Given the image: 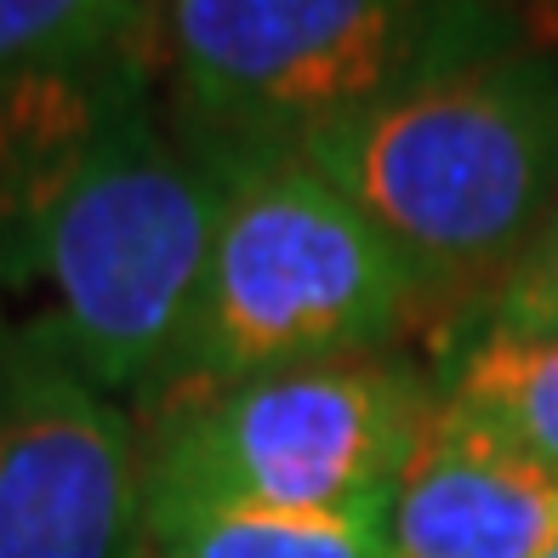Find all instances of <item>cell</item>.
<instances>
[{
  "instance_id": "5b68a950",
  "label": "cell",
  "mask_w": 558,
  "mask_h": 558,
  "mask_svg": "<svg viewBox=\"0 0 558 558\" xmlns=\"http://www.w3.org/2000/svg\"><path fill=\"white\" fill-rule=\"evenodd\" d=\"M166 35L199 109L286 148L501 52L478 0H166Z\"/></svg>"
},
{
  "instance_id": "52a82bcc",
  "label": "cell",
  "mask_w": 558,
  "mask_h": 558,
  "mask_svg": "<svg viewBox=\"0 0 558 558\" xmlns=\"http://www.w3.org/2000/svg\"><path fill=\"white\" fill-rule=\"evenodd\" d=\"M388 542L393 558H542L558 542V473L434 404Z\"/></svg>"
},
{
  "instance_id": "9c48e42d",
  "label": "cell",
  "mask_w": 558,
  "mask_h": 558,
  "mask_svg": "<svg viewBox=\"0 0 558 558\" xmlns=\"http://www.w3.org/2000/svg\"><path fill=\"white\" fill-rule=\"evenodd\" d=\"M445 411L558 473V331L485 325L450 371Z\"/></svg>"
},
{
  "instance_id": "4fadbf2b",
  "label": "cell",
  "mask_w": 558,
  "mask_h": 558,
  "mask_svg": "<svg viewBox=\"0 0 558 558\" xmlns=\"http://www.w3.org/2000/svg\"><path fill=\"white\" fill-rule=\"evenodd\" d=\"M542 558H558V542H553V547H547V553H542Z\"/></svg>"
},
{
  "instance_id": "7a4b0ae2",
  "label": "cell",
  "mask_w": 558,
  "mask_h": 558,
  "mask_svg": "<svg viewBox=\"0 0 558 558\" xmlns=\"http://www.w3.org/2000/svg\"><path fill=\"white\" fill-rule=\"evenodd\" d=\"M222 194L228 155L183 160L137 104L0 251V291L23 302V325L74 383H143L183 360Z\"/></svg>"
},
{
  "instance_id": "30bf717a",
  "label": "cell",
  "mask_w": 558,
  "mask_h": 558,
  "mask_svg": "<svg viewBox=\"0 0 558 558\" xmlns=\"http://www.w3.org/2000/svg\"><path fill=\"white\" fill-rule=\"evenodd\" d=\"M148 558H393L388 513H211Z\"/></svg>"
},
{
  "instance_id": "ba28073f",
  "label": "cell",
  "mask_w": 558,
  "mask_h": 558,
  "mask_svg": "<svg viewBox=\"0 0 558 558\" xmlns=\"http://www.w3.org/2000/svg\"><path fill=\"white\" fill-rule=\"evenodd\" d=\"M143 40L0 74V251L69 189L97 143L137 109Z\"/></svg>"
},
{
  "instance_id": "3957f363",
  "label": "cell",
  "mask_w": 558,
  "mask_h": 558,
  "mask_svg": "<svg viewBox=\"0 0 558 558\" xmlns=\"http://www.w3.org/2000/svg\"><path fill=\"white\" fill-rule=\"evenodd\" d=\"M416 296L422 286L404 257L302 155H228L183 365L245 383L353 360L388 342Z\"/></svg>"
},
{
  "instance_id": "8992f818",
  "label": "cell",
  "mask_w": 558,
  "mask_h": 558,
  "mask_svg": "<svg viewBox=\"0 0 558 558\" xmlns=\"http://www.w3.org/2000/svg\"><path fill=\"white\" fill-rule=\"evenodd\" d=\"M143 478L125 422L74 376L0 411V558H132Z\"/></svg>"
},
{
  "instance_id": "277c9868",
  "label": "cell",
  "mask_w": 558,
  "mask_h": 558,
  "mask_svg": "<svg viewBox=\"0 0 558 558\" xmlns=\"http://www.w3.org/2000/svg\"><path fill=\"white\" fill-rule=\"evenodd\" d=\"M434 416L404 371L331 360L245 376L166 422L143 524L171 542L211 513H388Z\"/></svg>"
},
{
  "instance_id": "6da1fadb",
  "label": "cell",
  "mask_w": 558,
  "mask_h": 558,
  "mask_svg": "<svg viewBox=\"0 0 558 558\" xmlns=\"http://www.w3.org/2000/svg\"><path fill=\"white\" fill-rule=\"evenodd\" d=\"M422 291L507 274L558 206V63L496 52L291 143Z\"/></svg>"
},
{
  "instance_id": "7c38bea8",
  "label": "cell",
  "mask_w": 558,
  "mask_h": 558,
  "mask_svg": "<svg viewBox=\"0 0 558 558\" xmlns=\"http://www.w3.org/2000/svg\"><path fill=\"white\" fill-rule=\"evenodd\" d=\"M490 325H501V331H558V206L524 257L501 274Z\"/></svg>"
},
{
  "instance_id": "8fae6325",
  "label": "cell",
  "mask_w": 558,
  "mask_h": 558,
  "mask_svg": "<svg viewBox=\"0 0 558 558\" xmlns=\"http://www.w3.org/2000/svg\"><path fill=\"white\" fill-rule=\"evenodd\" d=\"M155 0H0V74L143 40Z\"/></svg>"
}]
</instances>
